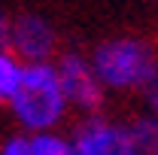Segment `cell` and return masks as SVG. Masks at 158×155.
Here are the masks:
<instances>
[{
  "instance_id": "cell-1",
  "label": "cell",
  "mask_w": 158,
  "mask_h": 155,
  "mask_svg": "<svg viewBox=\"0 0 158 155\" xmlns=\"http://www.w3.org/2000/svg\"><path fill=\"white\" fill-rule=\"evenodd\" d=\"M3 110L12 122V131L19 134L34 137L61 131L70 119V107L64 100L55 64H21L19 82L3 100Z\"/></svg>"
},
{
  "instance_id": "cell-2",
  "label": "cell",
  "mask_w": 158,
  "mask_h": 155,
  "mask_svg": "<svg viewBox=\"0 0 158 155\" xmlns=\"http://www.w3.org/2000/svg\"><path fill=\"white\" fill-rule=\"evenodd\" d=\"M91 70L103 91H118L128 94L149 82V76L158 73V52L146 37H134V34H122V37L100 40L98 46L88 52Z\"/></svg>"
},
{
  "instance_id": "cell-3",
  "label": "cell",
  "mask_w": 158,
  "mask_h": 155,
  "mask_svg": "<svg viewBox=\"0 0 158 155\" xmlns=\"http://www.w3.org/2000/svg\"><path fill=\"white\" fill-rule=\"evenodd\" d=\"M52 64H55V73H58L61 91H64V100H67L70 113H79L82 119L100 116L110 94L98 82L88 55H82V52H58V58Z\"/></svg>"
},
{
  "instance_id": "cell-4",
  "label": "cell",
  "mask_w": 158,
  "mask_h": 155,
  "mask_svg": "<svg viewBox=\"0 0 158 155\" xmlns=\"http://www.w3.org/2000/svg\"><path fill=\"white\" fill-rule=\"evenodd\" d=\"M6 49L19 58V64H52L58 58V31L37 12H21L9 19Z\"/></svg>"
},
{
  "instance_id": "cell-5",
  "label": "cell",
  "mask_w": 158,
  "mask_h": 155,
  "mask_svg": "<svg viewBox=\"0 0 158 155\" xmlns=\"http://www.w3.org/2000/svg\"><path fill=\"white\" fill-rule=\"evenodd\" d=\"M70 155H125V122L110 116H88L79 119L76 128L70 131Z\"/></svg>"
},
{
  "instance_id": "cell-6",
  "label": "cell",
  "mask_w": 158,
  "mask_h": 155,
  "mask_svg": "<svg viewBox=\"0 0 158 155\" xmlns=\"http://www.w3.org/2000/svg\"><path fill=\"white\" fill-rule=\"evenodd\" d=\"M125 137H128V146L137 149L143 155H155L158 152V119L152 116H134L125 122Z\"/></svg>"
},
{
  "instance_id": "cell-7",
  "label": "cell",
  "mask_w": 158,
  "mask_h": 155,
  "mask_svg": "<svg viewBox=\"0 0 158 155\" xmlns=\"http://www.w3.org/2000/svg\"><path fill=\"white\" fill-rule=\"evenodd\" d=\"M31 155H70V137L64 131H46L31 137Z\"/></svg>"
},
{
  "instance_id": "cell-8",
  "label": "cell",
  "mask_w": 158,
  "mask_h": 155,
  "mask_svg": "<svg viewBox=\"0 0 158 155\" xmlns=\"http://www.w3.org/2000/svg\"><path fill=\"white\" fill-rule=\"evenodd\" d=\"M19 73H21L19 58H15L9 49H0V107H3V100L9 97L12 85L19 82Z\"/></svg>"
},
{
  "instance_id": "cell-9",
  "label": "cell",
  "mask_w": 158,
  "mask_h": 155,
  "mask_svg": "<svg viewBox=\"0 0 158 155\" xmlns=\"http://www.w3.org/2000/svg\"><path fill=\"white\" fill-rule=\"evenodd\" d=\"M0 155H31V137L9 131L0 137Z\"/></svg>"
},
{
  "instance_id": "cell-10",
  "label": "cell",
  "mask_w": 158,
  "mask_h": 155,
  "mask_svg": "<svg viewBox=\"0 0 158 155\" xmlns=\"http://www.w3.org/2000/svg\"><path fill=\"white\" fill-rule=\"evenodd\" d=\"M137 97H140V107H143V116L158 119V73L149 76V82L137 91Z\"/></svg>"
},
{
  "instance_id": "cell-11",
  "label": "cell",
  "mask_w": 158,
  "mask_h": 155,
  "mask_svg": "<svg viewBox=\"0 0 158 155\" xmlns=\"http://www.w3.org/2000/svg\"><path fill=\"white\" fill-rule=\"evenodd\" d=\"M6 37H9V15L0 12V49H6Z\"/></svg>"
},
{
  "instance_id": "cell-12",
  "label": "cell",
  "mask_w": 158,
  "mask_h": 155,
  "mask_svg": "<svg viewBox=\"0 0 158 155\" xmlns=\"http://www.w3.org/2000/svg\"><path fill=\"white\" fill-rule=\"evenodd\" d=\"M125 140H128V137H125ZM125 155H143V152H137V149H131V146H128V152Z\"/></svg>"
},
{
  "instance_id": "cell-13",
  "label": "cell",
  "mask_w": 158,
  "mask_h": 155,
  "mask_svg": "<svg viewBox=\"0 0 158 155\" xmlns=\"http://www.w3.org/2000/svg\"><path fill=\"white\" fill-rule=\"evenodd\" d=\"M155 155H158V152H155Z\"/></svg>"
}]
</instances>
